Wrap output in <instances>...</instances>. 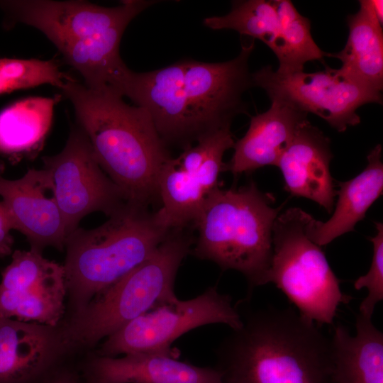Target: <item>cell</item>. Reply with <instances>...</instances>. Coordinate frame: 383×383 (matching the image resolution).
<instances>
[{
  "instance_id": "obj_12",
  "label": "cell",
  "mask_w": 383,
  "mask_h": 383,
  "mask_svg": "<svg viewBox=\"0 0 383 383\" xmlns=\"http://www.w3.org/2000/svg\"><path fill=\"white\" fill-rule=\"evenodd\" d=\"M156 1L127 0L116 7L82 1H9L0 4L16 21L41 31L62 55L130 22Z\"/></svg>"
},
{
  "instance_id": "obj_28",
  "label": "cell",
  "mask_w": 383,
  "mask_h": 383,
  "mask_svg": "<svg viewBox=\"0 0 383 383\" xmlns=\"http://www.w3.org/2000/svg\"><path fill=\"white\" fill-rule=\"evenodd\" d=\"M48 383H77V381L70 374H63L54 378Z\"/></svg>"
},
{
  "instance_id": "obj_27",
  "label": "cell",
  "mask_w": 383,
  "mask_h": 383,
  "mask_svg": "<svg viewBox=\"0 0 383 383\" xmlns=\"http://www.w3.org/2000/svg\"><path fill=\"white\" fill-rule=\"evenodd\" d=\"M13 229L9 214L0 202V257L9 255L12 252L13 239L10 233Z\"/></svg>"
},
{
  "instance_id": "obj_10",
  "label": "cell",
  "mask_w": 383,
  "mask_h": 383,
  "mask_svg": "<svg viewBox=\"0 0 383 383\" xmlns=\"http://www.w3.org/2000/svg\"><path fill=\"white\" fill-rule=\"evenodd\" d=\"M184 148L163 167L158 180L161 207L155 213L165 228L181 229L193 223L209 196L219 187L226 170L225 152L233 148L231 126L217 129Z\"/></svg>"
},
{
  "instance_id": "obj_19",
  "label": "cell",
  "mask_w": 383,
  "mask_h": 383,
  "mask_svg": "<svg viewBox=\"0 0 383 383\" xmlns=\"http://www.w3.org/2000/svg\"><path fill=\"white\" fill-rule=\"evenodd\" d=\"M48 328L0 318V383H26L46 368L54 347Z\"/></svg>"
},
{
  "instance_id": "obj_22",
  "label": "cell",
  "mask_w": 383,
  "mask_h": 383,
  "mask_svg": "<svg viewBox=\"0 0 383 383\" xmlns=\"http://www.w3.org/2000/svg\"><path fill=\"white\" fill-rule=\"evenodd\" d=\"M64 267L37 285L21 292L0 290V318L55 326L65 311Z\"/></svg>"
},
{
  "instance_id": "obj_9",
  "label": "cell",
  "mask_w": 383,
  "mask_h": 383,
  "mask_svg": "<svg viewBox=\"0 0 383 383\" xmlns=\"http://www.w3.org/2000/svg\"><path fill=\"white\" fill-rule=\"evenodd\" d=\"M253 86L263 89L270 100L284 101L324 119L338 132L360 123L357 110L366 104H382L381 91L339 69L281 74L265 66L252 73Z\"/></svg>"
},
{
  "instance_id": "obj_17",
  "label": "cell",
  "mask_w": 383,
  "mask_h": 383,
  "mask_svg": "<svg viewBox=\"0 0 383 383\" xmlns=\"http://www.w3.org/2000/svg\"><path fill=\"white\" fill-rule=\"evenodd\" d=\"M382 145H376L368 154L365 170L346 182H338V200L332 216L325 222L311 216L306 226L309 238L319 246L354 231L372 204L382 195L383 163Z\"/></svg>"
},
{
  "instance_id": "obj_16",
  "label": "cell",
  "mask_w": 383,
  "mask_h": 383,
  "mask_svg": "<svg viewBox=\"0 0 383 383\" xmlns=\"http://www.w3.org/2000/svg\"><path fill=\"white\" fill-rule=\"evenodd\" d=\"M89 383H222L214 367H200L174 354L137 353L123 357L97 355L91 361Z\"/></svg>"
},
{
  "instance_id": "obj_26",
  "label": "cell",
  "mask_w": 383,
  "mask_h": 383,
  "mask_svg": "<svg viewBox=\"0 0 383 383\" xmlns=\"http://www.w3.org/2000/svg\"><path fill=\"white\" fill-rule=\"evenodd\" d=\"M377 233L370 238L373 245V255L370 267L365 275L354 282L357 290L366 288L367 296L360 304L359 313L372 318L376 305L383 299V224L375 222Z\"/></svg>"
},
{
  "instance_id": "obj_6",
  "label": "cell",
  "mask_w": 383,
  "mask_h": 383,
  "mask_svg": "<svg viewBox=\"0 0 383 383\" xmlns=\"http://www.w3.org/2000/svg\"><path fill=\"white\" fill-rule=\"evenodd\" d=\"M184 229L171 230L144 262L73 314L62 334V343L94 345L155 306L179 299L177 273L194 243Z\"/></svg>"
},
{
  "instance_id": "obj_3",
  "label": "cell",
  "mask_w": 383,
  "mask_h": 383,
  "mask_svg": "<svg viewBox=\"0 0 383 383\" xmlns=\"http://www.w3.org/2000/svg\"><path fill=\"white\" fill-rule=\"evenodd\" d=\"M61 89L99 164L126 201L147 207L159 199V177L172 157L148 111L114 91L93 89L70 77Z\"/></svg>"
},
{
  "instance_id": "obj_4",
  "label": "cell",
  "mask_w": 383,
  "mask_h": 383,
  "mask_svg": "<svg viewBox=\"0 0 383 383\" xmlns=\"http://www.w3.org/2000/svg\"><path fill=\"white\" fill-rule=\"evenodd\" d=\"M170 231L146 206L126 201L102 225L70 233L63 266L73 314L144 262Z\"/></svg>"
},
{
  "instance_id": "obj_24",
  "label": "cell",
  "mask_w": 383,
  "mask_h": 383,
  "mask_svg": "<svg viewBox=\"0 0 383 383\" xmlns=\"http://www.w3.org/2000/svg\"><path fill=\"white\" fill-rule=\"evenodd\" d=\"M204 24L213 30L230 29L241 35L260 40L271 50L280 29L272 1L266 0L234 1L228 13L207 17Z\"/></svg>"
},
{
  "instance_id": "obj_1",
  "label": "cell",
  "mask_w": 383,
  "mask_h": 383,
  "mask_svg": "<svg viewBox=\"0 0 383 383\" xmlns=\"http://www.w3.org/2000/svg\"><path fill=\"white\" fill-rule=\"evenodd\" d=\"M254 47L253 40L242 43L238 55L223 62L186 59L153 71L131 70L123 96L148 111L166 145L184 148L244 111L243 95L253 86L248 62Z\"/></svg>"
},
{
  "instance_id": "obj_20",
  "label": "cell",
  "mask_w": 383,
  "mask_h": 383,
  "mask_svg": "<svg viewBox=\"0 0 383 383\" xmlns=\"http://www.w3.org/2000/svg\"><path fill=\"white\" fill-rule=\"evenodd\" d=\"M359 11L348 15L349 35L343 49L326 56L338 59L343 72L382 92L383 33L372 0L360 1Z\"/></svg>"
},
{
  "instance_id": "obj_8",
  "label": "cell",
  "mask_w": 383,
  "mask_h": 383,
  "mask_svg": "<svg viewBox=\"0 0 383 383\" xmlns=\"http://www.w3.org/2000/svg\"><path fill=\"white\" fill-rule=\"evenodd\" d=\"M223 323L232 330L243 325L231 297L216 286L188 300L161 304L131 321L109 335L98 355L116 357L137 353L174 354L172 343L183 334L202 326Z\"/></svg>"
},
{
  "instance_id": "obj_23",
  "label": "cell",
  "mask_w": 383,
  "mask_h": 383,
  "mask_svg": "<svg viewBox=\"0 0 383 383\" xmlns=\"http://www.w3.org/2000/svg\"><path fill=\"white\" fill-rule=\"evenodd\" d=\"M272 3L279 21V34L272 48L277 57L281 74L304 71L310 61H322L326 56L313 40L309 18L301 15L289 0H275Z\"/></svg>"
},
{
  "instance_id": "obj_21",
  "label": "cell",
  "mask_w": 383,
  "mask_h": 383,
  "mask_svg": "<svg viewBox=\"0 0 383 383\" xmlns=\"http://www.w3.org/2000/svg\"><path fill=\"white\" fill-rule=\"evenodd\" d=\"M59 97H29L0 112V154L13 161L32 157L41 149L50 128Z\"/></svg>"
},
{
  "instance_id": "obj_18",
  "label": "cell",
  "mask_w": 383,
  "mask_h": 383,
  "mask_svg": "<svg viewBox=\"0 0 383 383\" xmlns=\"http://www.w3.org/2000/svg\"><path fill=\"white\" fill-rule=\"evenodd\" d=\"M356 333L338 324L331 341L333 383H383V333L358 314Z\"/></svg>"
},
{
  "instance_id": "obj_11",
  "label": "cell",
  "mask_w": 383,
  "mask_h": 383,
  "mask_svg": "<svg viewBox=\"0 0 383 383\" xmlns=\"http://www.w3.org/2000/svg\"><path fill=\"white\" fill-rule=\"evenodd\" d=\"M67 236L87 215L101 211L110 216L126 201L99 164L84 132L73 128L60 152L42 158Z\"/></svg>"
},
{
  "instance_id": "obj_5",
  "label": "cell",
  "mask_w": 383,
  "mask_h": 383,
  "mask_svg": "<svg viewBox=\"0 0 383 383\" xmlns=\"http://www.w3.org/2000/svg\"><path fill=\"white\" fill-rule=\"evenodd\" d=\"M254 182L240 188L218 187L206 200L193 223L198 236L190 253L233 270L250 289L267 284L272 256V231L280 207Z\"/></svg>"
},
{
  "instance_id": "obj_29",
  "label": "cell",
  "mask_w": 383,
  "mask_h": 383,
  "mask_svg": "<svg viewBox=\"0 0 383 383\" xmlns=\"http://www.w3.org/2000/svg\"><path fill=\"white\" fill-rule=\"evenodd\" d=\"M372 6L376 16H377L379 21L382 23V4L383 1L382 0H372Z\"/></svg>"
},
{
  "instance_id": "obj_25",
  "label": "cell",
  "mask_w": 383,
  "mask_h": 383,
  "mask_svg": "<svg viewBox=\"0 0 383 383\" xmlns=\"http://www.w3.org/2000/svg\"><path fill=\"white\" fill-rule=\"evenodd\" d=\"M68 77L52 60L0 58V94L45 84L61 89Z\"/></svg>"
},
{
  "instance_id": "obj_14",
  "label": "cell",
  "mask_w": 383,
  "mask_h": 383,
  "mask_svg": "<svg viewBox=\"0 0 383 383\" xmlns=\"http://www.w3.org/2000/svg\"><path fill=\"white\" fill-rule=\"evenodd\" d=\"M332 158L330 139L307 120L299 128L276 167L281 170L287 192L312 200L331 213L336 196L330 172Z\"/></svg>"
},
{
  "instance_id": "obj_15",
  "label": "cell",
  "mask_w": 383,
  "mask_h": 383,
  "mask_svg": "<svg viewBox=\"0 0 383 383\" xmlns=\"http://www.w3.org/2000/svg\"><path fill=\"white\" fill-rule=\"evenodd\" d=\"M270 109L251 117L243 138L235 142L234 152L225 171L235 175L265 166H276L308 113L281 100H271Z\"/></svg>"
},
{
  "instance_id": "obj_2",
  "label": "cell",
  "mask_w": 383,
  "mask_h": 383,
  "mask_svg": "<svg viewBox=\"0 0 383 383\" xmlns=\"http://www.w3.org/2000/svg\"><path fill=\"white\" fill-rule=\"evenodd\" d=\"M215 356L222 383H333L330 339L289 308L251 312Z\"/></svg>"
},
{
  "instance_id": "obj_13",
  "label": "cell",
  "mask_w": 383,
  "mask_h": 383,
  "mask_svg": "<svg viewBox=\"0 0 383 383\" xmlns=\"http://www.w3.org/2000/svg\"><path fill=\"white\" fill-rule=\"evenodd\" d=\"M0 165V196L13 229L23 233L31 249L62 250L67 235L52 182L43 168L29 169L18 179H7Z\"/></svg>"
},
{
  "instance_id": "obj_7",
  "label": "cell",
  "mask_w": 383,
  "mask_h": 383,
  "mask_svg": "<svg viewBox=\"0 0 383 383\" xmlns=\"http://www.w3.org/2000/svg\"><path fill=\"white\" fill-rule=\"evenodd\" d=\"M310 217L297 207L277 217L267 282L282 290L302 317L317 326L329 325L338 306L351 297L341 291L321 247L308 236Z\"/></svg>"
}]
</instances>
